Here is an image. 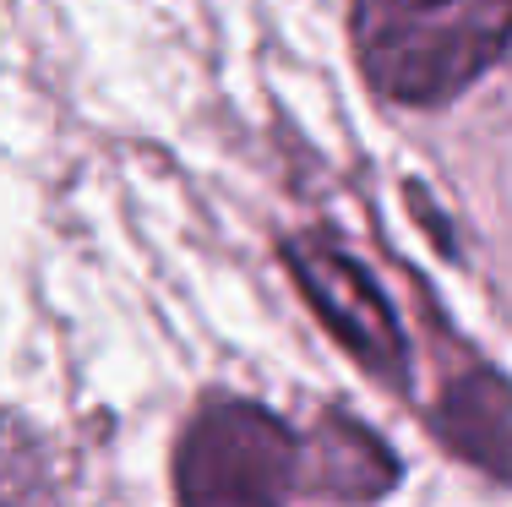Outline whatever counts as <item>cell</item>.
I'll return each mask as SVG.
<instances>
[{
  "label": "cell",
  "mask_w": 512,
  "mask_h": 507,
  "mask_svg": "<svg viewBox=\"0 0 512 507\" xmlns=\"http://www.w3.org/2000/svg\"><path fill=\"white\" fill-rule=\"evenodd\" d=\"M284 262L295 273V284L306 289L316 317L327 322V333L360 360L371 377L404 382L409 377V344L398 333L393 306L382 300V289L371 284V273L349 257L344 246H333L327 235H300L284 240Z\"/></svg>",
  "instance_id": "obj_3"
},
{
  "label": "cell",
  "mask_w": 512,
  "mask_h": 507,
  "mask_svg": "<svg viewBox=\"0 0 512 507\" xmlns=\"http://www.w3.org/2000/svg\"><path fill=\"white\" fill-rule=\"evenodd\" d=\"M355 55L376 93L442 104L512 44V6H355Z\"/></svg>",
  "instance_id": "obj_1"
},
{
  "label": "cell",
  "mask_w": 512,
  "mask_h": 507,
  "mask_svg": "<svg viewBox=\"0 0 512 507\" xmlns=\"http://www.w3.org/2000/svg\"><path fill=\"white\" fill-rule=\"evenodd\" d=\"M436 426L453 453L512 486V388L496 371H474V377L453 382L436 409Z\"/></svg>",
  "instance_id": "obj_4"
},
{
  "label": "cell",
  "mask_w": 512,
  "mask_h": 507,
  "mask_svg": "<svg viewBox=\"0 0 512 507\" xmlns=\"http://www.w3.org/2000/svg\"><path fill=\"white\" fill-rule=\"evenodd\" d=\"M316 486L349 502H371L398 480V458L349 415H327L322 437H316Z\"/></svg>",
  "instance_id": "obj_5"
},
{
  "label": "cell",
  "mask_w": 512,
  "mask_h": 507,
  "mask_svg": "<svg viewBox=\"0 0 512 507\" xmlns=\"http://www.w3.org/2000/svg\"><path fill=\"white\" fill-rule=\"evenodd\" d=\"M300 491V437L262 404L213 398L175 453L180 507H289Z\"/></svg>",
  "instance_id": "obj_2"
}]
</instances>
